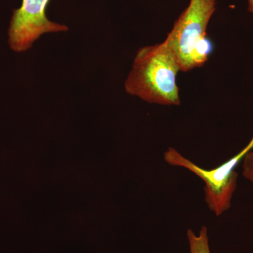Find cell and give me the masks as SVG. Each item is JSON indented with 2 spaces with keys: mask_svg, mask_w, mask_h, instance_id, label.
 Returning <instances> with one entry per match:
<instances>
[{
  "mask_svg": "<svg viewBox=\"0 0 253 253\" xmlns=\"http://www.w3.org/2000/svg\"><path fill=\"white\" fill-rule=\"evenodd\" d=\"M243 175L253 182V150L250 151L243 159Z\"/></svg>",
  "mask_w": 253,
  "mask_h": 253,
  "instance_id": "8992f818",
  "label": "cell"
},
{
  "mask_svg": "<svg viewBox=\"0 0 253 253\" xmlns=\"http://www.w3.org/2000/svg\"><path fill=\"white\" fill-rule=\"evenodd\" d=\"M50 0H22L14 9L10 20L9 44L15 52L27 51L41 36L49 33L67 31L68 26L53 22L46 17Z\"/></svg>",
  "mask_w": 253,
  "mask_h": 253,
  "instance_id": "277c9868",
  "label": "cell"
},
{
  "mask_svg": "<svg viewBox=\"0 0 253 253\" xmlns=\"http://www.w3.org/2000/svg\"><path fill=\"white\" fill-rule=\"evenodd\" d=\"M187 237L191 253H211L206 226H202L199 235L195 234L193 231H188Z\"/></svg>",
  "mask_w": 253,
  "mask_h": 253,
  "instance_id": "5b68a950",
  "label": "cell"
},
{
  "mask_svg": "<svg viewBox=\"0 0 253 253\" xmlns=\"http://www.w3.org/2000/svg\"><path fill=\"white\" fill-rule=\"evenodd\" d=\"M248 11L253 13V0H248Z\"/></svg>",
  "mask_w": 253,
  "mask_h": 253,
  "instance_id": "52a82bcc",
  "label": "cell"
},
{
  "mask_svg": "<svg viewBox=\"0 0 253 253\" xmlns=\"http://www.w3.org/2000/svg\"><path fill=\"white\" fill-rule=\"evenodd\" d=\"M251 150H253V136L249 144L239 154L219 167L210 170L191 162L174 148H169L166 151L164 160L171 166L187 169L204 181L206 203L210 210L219 216L231 207L233 195L237 186L238 174L236 168Z\"/></svg>",
  "mask_w": 253,
  "mask_h": 253,
  "instance_id": "3957f363",
  "label": "cell"
},
{
  "mask_svg": "<svg viewBox=\"0 0 253 253\" xmlns=\"http://www.w3.org/2000/svg\"><path fill=\"white\" fill-rule=\"evenodd\" d=\"M179 71L176 56L166 41L144 46L136 53L125 89L150 104L179 106Z\"/></svg>",
  "mask_w": 253,
  "mask_h": 253,
  "instance_id": "6da1fadb",
  "label": "cell"
},
{
  "mask_svg": "<svg viewBox=\"0 0 253 253\" xmlns=\"http://www.w3.org/2000/svg\"><path fill=\"white\" fill-rule=\"evenodd\" d=\"M217 0H190L165 40L176 56L180 71L201 67L208 61L212 44L207 28Z\"/></svg>",
  "mask_w": 253,
  "mask_h": 253,
  "instance_id": "7a4b0ae2",
  "label": "cell"
}]
</instances>
